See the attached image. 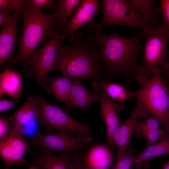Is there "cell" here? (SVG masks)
I'll return each instance as SVG.
<instances>
[{
	"mask_svg": "<svg viewBox=\"0 0 169 169\" xmlns=\"http://www.w3.org/2000/svg\"><path fill=\"white\" fill-rule=\"evenodd\" d=\"M101 30L96 28L88 30L92 42L99 48L97 57L105 74L111 77H122L129 82L135 78L137 58L143 47L141 34L127 38L114 32L103 34Z\"/></svg>",
	"mask_w": 169,
	"mask_h": 169,
	"instance_id": "cell-1",
	"label": "cell"
},
{
	"mask_svg": "<svg viewBox=\"0 0 169 169\" xmlns=\"http://www.w3.org/2000/svg\"><path fill=\"white\" fill-rule=\"evenodd\" d=\"M72 43L69 45L60 44L54 70L73 79H86L92 83L105 80L103 66L97 57V48L90 33H78Z\"/></svg>",
	"mask_w": 169,
	"mask_h": 169,
	"instance_id": "cell-2",
	"label": "cell"
},
{
	"mask_svg": "<svg viewBox=\"0 0 169 169\" xmlns=\"http://www.w3.org/2000/svg\"><path fill=\"white\" fill-rule=\"evenodd\" d=\"M159 68L155 69L149 79L138 89L128 91L129 100L136 99L140 107V117L152 115L161 123L169 133V86Z\"/></svg>",
	"mask_w": 169,
	"mask_h": 169,
	"instance_id": "cell-3",
	"label": "cell"
},
{
	"mask_svg": "<svg viewBox=\"0 0 169 169\" xmlns=\"http://www.w3.org/2000/svg\"><path fill=\"white\" fill-rule=\"evenodd\" d=\"M21 12L23 27L18 43V51L16 56L8 64L9 67L17 63L26 66L31 57L57 29L52 14H47L41 10H33L25 7Z\"/></svg>",
	"mask_w": 169,
	"mask_h": 169,
	"instance_id": "cell-4",
	"label": "cell"
},
{
	"mask_svg": "<svg viewBox=\"0 0 169 169\" xmlns=\"http://www.w3.org/2000/svg\"><path fill=\"white\" fill-rule=\"evenodd\" d=\"M142 31L141 35L146 38V42L142 61L136 68L135 76L140 86L149 79L155 69L166 61L169 42V30L163 23Z\"/></svg>",
	"mask_w": 169,
	"mask_h": 169,
	"instance_id": "cell-5",
	"label": "cell"
},
{
	"mask_svg": "<svg viewBox=\"0 0 169 169\" xmlns=\"http://www.w3.org/2000/svg\"><path fill=\"white\" fill-rule=\"evenodd\" d=\"M38 110V119L45 131H53L58 133L90 136V128L68 115L59 107L51 104L41 97H36Z\"/></svg>",
	"mask_w": 169,
	"mask_h": 169,
	"instance_id": "cell-6",
	"label": "cell"
},
{
	"mask_svg": "<svg viewBox=\"0 0 169 169\" xmlns=\"http://www.w3.org/2000/svg\"><path fill=\"white\" fill-rule=\"evenodd\" d=\"M103 18L99 23L89 26L88 30L102 28L107 25H123L131 28H138L142 30L152 27L140 13L125 0H103L102 2Z\"/></svg>",
	"mask_w": 169,
	"mask_h": 169,
	"instance_id": "cell-7",
	"label": "cell"
},
{
	"mask_svg": "<svg viewBox=\"0 0 169 169\" xmlns=\"http://www.w3.org/2000/svg\"><path fill=\"white\" fill-rule=\"evenodd\" d=\"M62 39L61 33L56 30L46 42L31 57L26 67L34 74L36 84L50 93L47 84L49 73L54 69Z\"/></svg>",
	"mask_w": 169,
	"mask_h": 169,
	"instance_id": "cell-8",
	"label": "cell"
},
{
	"mask_svg": "<svg viewBox=\"0 0 169 169\" xmlns=\"http://www.w3.org/2000/svg\"><path fill=\"white\" fill-rule=\"evenodd\" d=\"M92 140L90 136H74L58 133L43 134L38 132L32 138L31 143L33 148L38 151L49 150L64 153L83 150Z\"/></svg>",
	"mask_w": 169,
	"mask_h": 169,
	"instance_id": "cell-9",
	"label": "cell"
},
{
	"mask_svg": "<svg viewBox=\"0 0 169 169\" xmlns=\"http://www.w3.org/2000/svg\"><path fill=\"white\" fill-rule=\"evenodd\" d=\"M32 153L29 143L23 137L22 128L12 122L8 134L0 140V155L8 166L13 164L28 163L25 159L27 152Z\"/></svg>",
	"mask_w": 169,
	"mask_h": 169,
	"instance_id": "cell-10",
	"label": "cell"
},
{
	"mask_svg": "<svg viewBox=\"0 0 169 169\" xmlns=\"http://www.w3.org/2000/svg\"><path fill=\"white\" fill-rule=\"evenodd\" d=\"M99 97L100 106L99 116L105 122L106 128L107 145L111 149L115 147L113 141L114 135L120 125V118L125 109L122 105L111 99L103 91L94 90Z\"/></svg>",
	"mask_w": 169,
	"mask_h": 169,
	"instance_id": "cell-11",
	"label": "cell"
},
{
	"mask_svg": "<svg viewBox=\"0 0 169 169\" xmlns=\"http://www.w3.org/2000/svg\"><path fill=\"white\" fill-rule=\"evenodd\" d=\"M99 9L100 4L97 0H81L75 13L68 21L61 34L62 39L68 35V40L72 42L78 29L87 24L92 26L95 15Z\"/></svg>",
	"mask_w": 169,
	"mask_h": 169,
	"instance_id": "cell-12",
	"label": "cell"
},
{
	"mask_svg": "<svg viewBox=\"0 0 169 169\" xmlns=\"http://www.w3.org/2000/svg\"><path fill=\"white\" fill-rule=\"evenodd\" d=\"M75 163L74 153H61L56 155L53 151L49 150L38 151L31 162L42 169H76Z\"/></svg>",
	"mask_w": 169,
	"mask_h": 169,
	"instance_id": "cell-13",
	"label": "cell"
},
{
	"mask_svg": "<svg viewBox=\"0 0 169 169\" xmlns=\"http://www.w3.org/2000/svg\"><path fill=\"white\" fill-rule=\"evenodd\" d=\"M21 10L16 11L0 33V68L12 59L16 44L17 21Z\"/></svg>",
	"mask_w": 169,
	"mask_h": 169,
	"instance_id": "cell-14",
	"label": "cell"
},
{
	"mask_svg": "<svg viewBox=\"0 0 169 169\" xmlns=\"http://www.w3.org/2000/svg\"><path fill=\"white\" fill-rule=\"evenodd\" d=\"M140 105L136 102L128 118L120 125L114 135L113 141L117 149L116 159L121 156L129 146L131 137L135 133L136 125L140 117Z\"/></svg>",
	"mask_w": 169,
	"mask_h": 169,
	"instance_id": "cell-15",
	"label": "cell"
},
{
	"mask_svg": "<svg viewBox=\"0 0 169 169\" xmlns=\"http://www.w3.org/2000/svg\"><path fill=\"white\" fill-rule=\"evenodd\" d=\"M161 121L155 117L151 115L141 121L138 120L135 133L137 138H143L148 147L162 139L168 135Z\"/></svg>",
	"mask_w": 169,
	"mask_h": 169,
	"instance_id": "cell-16",
	"label": "cell"
},
{
	"mask_svg": "<svg viewBox=\"0 0 169 169\" xmlns=\"http://www.w3.org/2000/svg\"><path fill=\"white\" fill-rule=\"evenodd\" d=\"M99 97L95 93L88 90L79 79H74L69 102L65 105L66 111L76 108L84 111H88L91 105L95 102H99Z\"/></svg>",
	"mask_w": 169,
	"mask_h": 169,
	"instance_id": "cell-17",
	"label": "cell"
},
{
	"mask_svg": "<svg viewBox=\"0 0 169 169\" xmlns=\"http://www.w3.org/2000/svg\"><path fill=\"white\" fill-rule=\"evenodd\" d=\"M22 81L20 74L8 69L0 74V98L6 94L14 99L22 95Z\"/></svg>",
	"mask_w": 169,
	"mask_h": 169,
	"instance_id": "cell-18",
	"label": "cell"
},
{
	"mask_svg": "<svg viewBox=\"0 0 169 169\" xmlns=\"http://www.w3.org/2000/svg\"><path fill=\"white\" fill-rule=\"evenodd\" d=\"M38 110L36 97L30 96L21 107L10 117L12 122L23 128L29 123L38 117Z\"/></svg>",
	"mask_w": 169,
	"mask_h": 169,
	"instance_id": "cell-19",
	"label": "cell"
},
{
	"mask_svg": "<svg viewBox=\"0 0 169 169\" xmlns=\"http://www.w3.org/2000/svg\"><path fill=\"white\" fill-rule=\"evenodd\" d=\"M83 157L87 163L93 169H110L112 162L110 151L107 147L102 145L92 147Z\"/></svg>",
	"mask_w": 169,
	"mask_h": 169,
	"instance_id": "cell-20",
	"label": "cell"
},
{
	"mask_svg": "<svg viewBox=\"0 0 169 169\" xmlns=\"http://www.w3.org/2000/svg\"><path fill=\"white\" fill-rule=\"evenodd\" d=\"M73 79L64 76L47 78L50 92L61 103H64L65 105L69 102L73 83Z\"/></svg>",
	"mask_w": 169,
	"mask_h": 169,
	"instance_id": "cell-21",
	"label": "cell"
},
{
	"mask_svg": "<svg viewBox=\"0 0 169 169\" xmlns=\"http://www.w3.org/2000/svg\"><path fill=\"white\" fill-rule=\"evenodd\" d=\"M81 1L80 0L58 1L56 10L52 13L56 25V30L61 33L63 32L69 17L77 9Z\"/></svg>",
	"mask_w": 169,
	"mask_h": 169,
	"instance_id": "cell-22",
	"label": "cell"
},
{
	"mask_svg": "<svg viewBox=\"0 0 169 169\" xmlns=\"http://www.w3.org/2000/svg\"><path fill=\"white\" fill-rule=\"evenodd\" d=\"M91 87L93 90L103 91L113 101L121 104L129 100L128 91L125 87L113 82H109L105 80L92 83Z\"/></svg>",
	"mask_w": 169,
	"mask_h": 169,
	"instance_id": "cell-23",
	"label": "cell"
},
{
	"mask_svg": "<svg viewBox=\"0 0 169 169\" xmlns=\"http://www.w3.org/2000/svg\"><path fill=\"white\" fill-rule=\"evenodd\" d=\"M132 7L140 13L151 24L158 25L160 19L156 1L153 0H129Z\"/></svg>",
	"mask_w": 169,
	"mask_h": 169,
	"instance_id": "cell-24",
	"label": "cell"
},
{
	"mask_svg": "<svg viewBox=\"0 0 169 169\" xmlns=\"http://www.w3.org/2000/svg\"><path fill=\"white\" fill-rule=\"evenodd\" d=\"M169 155V135L152 145L146 147L144 151L136 156H134L133 165L150 159Z\"/></svg>",
	"mask_w": 169,
	"mask_h": 169,
	"instance_id": "cell-25",
	"label": "cell"
},
{
	"mask_svg": "<svg viewBox=\"0 0 169 169\" xmlns=\"http://www.w3.org/2000/svg\"><path fill=\"white\" fill-rule=\"evenodd\" d=\"M134 152V149L129 146L121 156L116 159L115 164L110 169H130L134 166L133 160Z\"/></svg>",
	"mask_w": 169,
	"mask_h": 169,
	"instance_id": "cell-26",
	"label": "cell"
},
{
	"mask_svg": "<svg viewBox=\"0 0 169 169\" xmlns=\"http://www.w3.org/2000/svg\"><path fill=\"white\" fill-rule=\"evenodd\" d=\"M26 0H0V11L9 13L13 11H22L25 7Z\"/></svg>",
	"mask_w": 169,
	"mask_h": 169,
	"instance_id": "cell-27",
	"label": "cell"
},
{
	"mask_svg": "<svg viewBox=\"0 0 169 169\" xmlns=\"http://www.w3.org/2000/svg\"><path fill=\"white\" fill-rule=\"evenodd\" d=\"M55 1L54 0H26L25 8L33 10L54 8Z\"/></svg>",
	"mask_w": 169,
	"mask_h": 169,
	"instance_id": "cell-28",
	"label": "cell"
},
{
	"mask_svg": "<svg viewBox=\"0 0 169 169\" xmlns=\"http://www.w3.org/2000/svg\"><path fill=\"white\" fill-rule=\"evenodd\" d=\"M158 10L163 19V23L169 30V0H160ZM168 54L169 55V50Z\"/></svg>",
	"mask_w": 169,
	"mask_h": 169,
	"instance_id": "cell-29",
	"label": "cell"
},
{
	"mask_svg": "<svg viewBox=\"0 0 169 169\" xmlns=\"http://www.w3.org/2000/svg\"><path fill=\"white\" fill-rule=\"evenodd\" d=\"M10 117L2 115L0 117V139L5 136L8 133L12 123Z\"/></svg>",
	"mask_w": 169,
	"mask_h": 169,
	"instance_id": "cell-30",
	"label": "cell"
},
{
	"mask_svg": "<svg viewBox=\"0 0 169 169\" xmlns=\"http://www.w3.org/2000/svg\"><path fill=\"white\" fill-rule=\"evenodd\" d=\"M18 102L17 99L8 100L1 99L0 100V112H1L9 110L14 107Z\"/></svg>",
	"mask_w": 169,
	"mask_h": 169,
	"instance_id": "cell-31",
	"label": "cell"
},
{
	"mask_svg": "<svg viewBox=\"0 0 169 169\" xmlns=\"http://www.w3.org/2000/svg\"><path fill=\"white\" fill-rule=\"evenodd\" d=\"M77 152L74 153L76 158V169H93L87 163L83 157Z\"/></svg>",
	"mask_w": 169,
	"mask_h": 169,
	"instance_id": "cell-32",
	"label": "cell"
},
{
	"mask_svg": "<svg viewBox=\"0 0 169 169\" xmlns=\"http://www.w3.org/2000/svg\"><path fill=\"white\" fill-rule=\"evenodd\" d=\"M161 67L164 73V79L166 83L169 84V62L166 60L164 61L161 64Z\"/></svg>",
	"mask_w": 169,
	"mask_h": 169,
	"instance_id": "cell-33",
	"label": "cell"
},
{
	"mask_svg": "<svg viewBox=\"0 0 169 169\" xmlns=\"http://www.w3.org/2000/svg\"><path fill=\"white\" fill-rule=\"evenodd\" d=\"M13 16L9 13L3 11L0 12V26L5 24L12 18Z\"/></svg>",
	"mask_w": 169,
	"mask_h": 169,
	"instance_id": "cell-34",
	"label": "cell"
},
{
	"mask_svg": "<svg viewBox=\"0 0 169 169\" xmlns=\"http://www.w3.org/2000/svg\"><path fill=\"white\" fill-rule=\"evenodd\" d=\"M162 169H169V160L163 164Z\"/></svg>",
	"mask_w": 169,
	"mask_h": 169,
	"instance_id": "cell-35",
	"label": "cell"
},
{
	"mask_svg": "<svg viewBox=\"0 0 169 169\" xmlns=\"http://www.w3.org/2000/svg\"><path fill=\"white\" fill-rule=\"evenodd\" d=\"M29 169H42V168L39 166L36 165L30 166Z\"/></svg>",
	"mask_w": 169,
	"mask_h": 169,
	"instance_id": "cell-36",
	"label": "cell"
},
{
	"mask_svg": "<svg viewBox=\"0 0 169 169\" xmlns=\"http://www.w3.org/2000/svg\"><path fill=\"white\" fill-rule=\"evenodd\" d=\"M9 169L8 168H6V169Z\"/></svg>",
	"mask_w": 169,
	"mask_h": 169,
	"instance_id": "cell-37",
	"label": "cell"
}]
</instances>
